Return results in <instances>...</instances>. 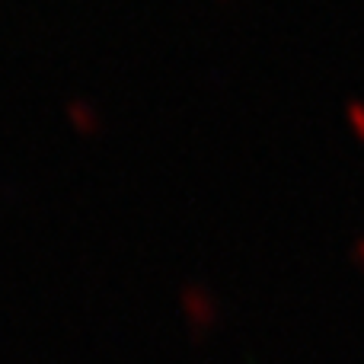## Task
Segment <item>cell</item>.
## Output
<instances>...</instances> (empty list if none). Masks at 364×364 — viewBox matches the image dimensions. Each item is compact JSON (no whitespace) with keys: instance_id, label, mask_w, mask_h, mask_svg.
<instances>
[{"instance_id":"obj_2","label":"cell","mask_w":364,"mask_h":364,"mask_svg":"<svg viewBox=\"0 0 364 364\" xmlns=\"http://www.w3.org/2000/svg\"><path fill=\"white\" fill-rule=\"evenodd\" d=\"M68 115H70V125H74L80 134H93L96 128H100V115L90 112L87 102H70Z\"/></svg>"},{"instance_id":"obj_1","label":"cell","mask_w":364,"mask_h":364,"mask_svg":"<svg viewBox=\"0 0 364 364\" xmlns=\"http://www.w3.org/2000/svg\"><path fill=\"white\" fill-rule=\"evenodd\" d=\"M182 304H186V310H188V320H192L195 326H198V323H201V326H208V323L214 320V314H211V310H208V307H214V301L205 294V291H201V297H195L192 291H186V297H182Z\"/></svg>"}]
</instances>
